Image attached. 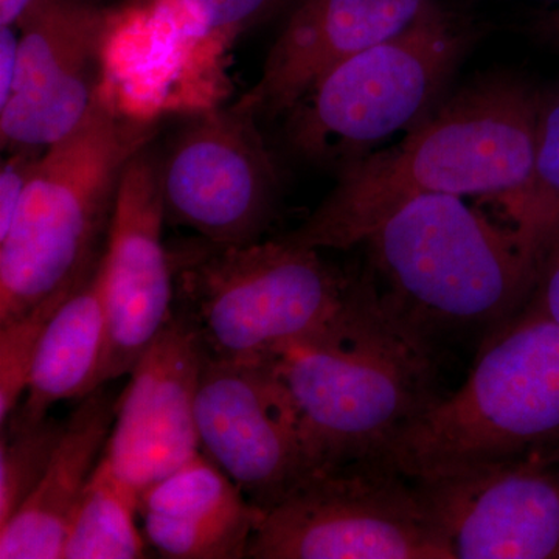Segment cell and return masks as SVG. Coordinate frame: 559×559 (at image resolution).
<instances>
[{
	"label": "cell",
	"mask_w": 559,
	"mask_h": 559,
	"mask_svg": "<svg viewBox=\"0 0 559 559\" xmlns=\"http://www.w3.org/2000/svg\"><path fill=\"white\" fill-rule=\"evenodd\" d=\"M539 92L509 70L469 80L415 130L337 171L329 197L283 240L348 250L415 198L516 197L535 167Z\"/></svg>",
	"instance_id": "6da1fadb"
},
{
	"label": "cell",
	"mask_w": 559,
	"mask_h": 559,
	"mask_svg": "<svg viewBox=\"0 0 559 559\" xmlns=\"http://www.w3.org/2000/svg\"><path fill=\"white\" fill-rule=\"evenodd\" d=\"M428 337L401 318L370 272L325 329L272 356L329 468L380 459L436 403Z\"/></svg>",
	"instance_id": "7a4b0ae2"
},
{
	"label": "cell",
	"mask_w": 559,
	"mask_h": 559,
	"mask_svg": "<svg viewBox=\"0 0 559 559\" xmlns=\"http://www.w3.org/2000/svg\"><path fill=\"white\" fill-rule=\"evenodd\" d=\"M156 130L120 112L105 81L79 127L44 151L0 240V325L97 266L124 168Z\"/></svg>",
	"instance_id": "3957f363"
},
{
	"label": "cell",
	"mask_w": 559,
	"mask_h": 559,
	"mask_svg": "<svg viewBox=\"0 0 559 559\" xmlns=\"http://www.w3.org/2000/svg\"><path fill=\"white\" fill-rule=\"evenodd\" d=\"M360 246L385 300L426 336L503 325L527 305L540 264L513 224L448 194L407 202Z\"/></svg>",
	"instance_id": "277c9868"
},
{
	"label": "cell",
	"mask_w": 559,
	"mask_h": 559,
	"mask_svg": "<svg viewBox=\"0 0 559 559\" xmlns=\"http://www.w3.org/2000/svg\"><path fill=\"white\" fill-rule=\"evenodd\" d=\"M480 28L429 0L399 35L340 62L282 117L290 153L341 171L415 130L439 108Z\"/></svg>",
	"instance_id": "5b68a950"
},
{
	"label": "cell",
	"mask_w": 559,
	"mask_h": 559,
	"mask_svg": "<svg viewBox=\"0 0 559 559\" xmlns=\"http://www.w3.org/2000/svg\"><path fill=\"white\" fill-rule=\"evenodd\" d=\"M278 238L221 246L201 238L170 252L175 311L189 320L210 359L253 362L325 329L370 272L341 270Z\"/></svg>",
	"instance_id": "8992f818"
},
{
	"label": "cell",
	"mask_w": 559,
	"mask_h": 559,
	"mask_svg": "<svg viewBox=\"0 0 559 559\" xmlns=\"http://www.w3.org/2000/svg\"><path fill=\"white\" fill-rule=\"evenodd\" d=\"M469 377L390 443L380 462L415 480L559 447V325L522 308Z\"/></svg>",
	"instance_id": "52a82bcc"
},
{
	"label": "cell",
	"mask_w": 559,
	"mask_h": 559,
	"mask_svg": "<svg viewBox=\"0 0 559 559\" xmlns=\"http://www.w3.org/2000/svg\"><path fill=\"white\" fill-rule=\"evenodd\" d=\"M252 559H452L414 481L380 462L314 474L263 511Z\"/></svg>",
	"instance_id": "ba28073f"
},
{
	"label": "cell",
	"mask_w": 559,
	"mask_h": 559,
	"mask_svg": "<svg viewBox=\"0 0 559 559\" xmlns=\"http://www.w3.org/2000/svg\"><path fill=\"white\" fill-rule=\"evenodd\" d=\"M159 170L167 221L215 245L260 241L277 213L282 170L238 103L183 121L159 150Z\"/></svg>",
	"instance_id": "9c48e42d"
},
{
	"label": "cell",
	"mask_w": 559,
	"mask_h": 559,
	"mask_svg": "<svg viewBox=\"0 0 559 559\" xmlns=\"http://www.w3.org/2000/svg\"><path fill=\"white\" fill-rule=\"evenodd\" d=\"M201 451L261 511L329 468L272 359L207 358L197 395Z\"/></svg>",
	"instance_id": "30bf717a"
},
{
	"label": "cell",
	"mask_w": 559,
	"mask_h": 559,
	"mask_svg": "<svg viewBox=\"0 0 559 559\" xmlns=\"http://www.w3.org/2000/svg\"><path fill=\"white\" fill-rule=\"evenodd\" d=\"M452 559H558V450L415 479Z\"/></svg>",
	"instance_id": "8fae6325"
},
{
	"label": "cell",
	"mask_w": 559,
	"mask_h": 559,
	"mask_svg": "<svg viewBox=\"0 0 559 559\" xmlns=\"http://www.w3.org/2000/svg\"><path fill=\"white\" fill-rule=\"evenodd\" d=\"M154 140L121 176L100 259L108 331L95 389L130 374L175 311V274Z\"/></svg>",
	"instance_id": "7c38bea8"
},
{
	"label": "cell",
	"mask_w": 559,
	"mask_h": 559,
	"mask_svg": "<svg viewBox=\"0 0 559 559\" xmlns=\"http://www.w3.org/2000/svg\"><path fill=\"white\" fill-rule=\"evenodd\" d=\"M112 14L94 0H51L20 28V68L13 94L0 108L5 153L47 150L90 112L105 79Z\"/></svg>",
	"instance_id": "4fadbf2b"
},
{
	"label": "cell",
	"mask_w": 559,
	"mask_h": 559,
	"mask_svg": "<svg viewBox=\"0 0 559 559\" xmlns=\"http://www.w3.org/2000/svg\"><path fill=\"white\" fill-rule=\"evenodd\" d=\"M204 360L197 330L173 311L117 400L105 455L138 496L201 452L197 395Z\"/></svg>",
	"instance_id": "5bb4252c"
},
{
	"label": "cell",
	"mask_w": 559,
	"mask_h": 559,
	"mask_svg": "<svg viewBox=\"0 0 559 559\" xmlns=\"http://www.w3.org/2000/svg\"><path fill=\"white\" fill-rule=\"evenodd\" d=\"M429 0H300L272 44L259 81L238 100L275 120L340 62L399 35Z\"/></svg>",
	"instance_id": "9a60e30c"
},
{
	"label": "cell",
	"mask_w": 559,
	"mask_h": 559,
	"mask_svg": "<svg viewBox=\"0 0 559 559\" xmlns=\"http://www.w3.org/2000/svg\"><path fill=\"white\" fill-rule=\"evenodd\" d=\"M143 533L162 558H246L263 511L200 452L139 496Z\"/></svg>",
	"instance_id": "2e32d148"
},
{
	"label": "cell",
	"mask_w": 559,
	"mask_h": 559,
	"mask_svg": "<svg viewBox=\"0 0 559 559\" xmlns=\"http://www.w3.org/2000/svg\"><path fill=\"white\" fill-rule=\"evenodd\" d=\"M116 393L106 385L80 400L38 487L0 527V558H62L70 518L100 462L116 421Z\"/></svg>",
	"instance_id": "e0dca14e"
},
{
	"label": "cell",
	"mask_w": 559,
	"mask_h": 559,
	"mask_svg": "<svg viewBox=\"0 0 559 559\" xmlns=\"http://www.w3.org/2000/svg\"><path fill=\"white\" fill-rule=\"evenodd\" d=\"M102 259V257H100ZM108 311L100 261L58 308L40 337L24 403L7 421L47 417L58 401L81 400L95 390L105 353ZM3 426V425H2Z\"/></svg>",
	"instance_id": "ac0fdd59"
},
{
	"label": "cell",
	"mask_w": 559,
	"mask_h": 559,
	"mask_svg": "<svg viewBox=\"0 0 559 559\" xmlns=\"http://www.w3.org/2000/svg\"><path fill=\"white\" fill-rule=\"evenodd\" d=\"M138 513V492L117 476L103 452L70 518L62 558H145L148 540L135 525Z\"/></svg>",
	"instance_id": "d6986e66"
},
{
	"label": "cell",
	"mask_w": 559,
	"mask_h": 559,
	"mask_svg": "<svg viewBox=\"0 0 559 559\" xmlns=\"http://www.w3.org/2000/svg\"><path fill=\"white\" fill-rule=\"evenodd\" d=\"M499 202L506 209L509 223L543 257L559 224V84L539 92L535 167L527 189Z\"/></svg>",
	"instance_id": "ffe728a7"
},
{
	"label": "cell",
	"mask_w": 559,
	"mask_h": 559,
	"mask_svg": "<svg viewBox=\"0 0 559 559\" xmlns=\"http://www.w3.org/2000/svg\"><path fill=\"white\" fill-rule=\"evenodd\" d=\"M66 421L50 418L21 425L7 421L0 441V527L31 498L49 468Z\"/></svg>",
	"instance_id": "44dd1931"
},
{
	"label": "cell",
	"mask_w": 559,
	"mask_h": 559,
	"mask_svg": "<svg viewBox=\"0 0 559 559\" xmlns=\"http://www.w3.org/2000/svg\"><path fill=\"white\" fill-rule=\"evenodd\" d=\"M91 272L79 282L51 294L22 318L0 325V425H5L7 419L20 406L21 396L27 390L40 337L50 319L70 294L90 277Z\"/></svg>",
	"instance_id": "7402d4cb"
},
{
	"label": "cell",
	"mask_w": 559,
	"mask_h": 559,
	"mask_svg": "<svg viewBox=\"0 0 559 559\" xmlns=\"http://www.w3.org/2000/svg\"><path fill=\"white\" fill-rule=\"evenodd\" d=\"M205 31L240 33L290 13L300 0H178Z\"/></svg>",
	"instance_id": "603a6c76"
},
{
	"label": "cell",
	"mask_w": 559,
	"mask_h": 559,
	"mask_svg": "<svg viewBox=\"0 0 559 559\" xmlns=\"http://www.w3.org/2000/svg\"><path fill=\"white\" fill-rule=\"evenodd\" d=\"M46 150H17L7 153L0 168V240L9 234L22 197Z\"/></svg>",
	"instance_id": "cb8c5ba5"
},
{
	"label": "cell",
	"mask_w": 559,
	"mask_h": 559,
	"mask_svg": "<svg viewBox=\"0 0 559 559\" xmlns=\"http://www.w3.org/2000/svg\"><path fill=\"white\" fill-rule=\"evenodd\" d=\"M524 308L559 325V224L544 248L538 278Z\"/></svg>",
	"instance_id": "d4e9b609"
},
{
	"label": "cell",
	"mask_w": 559,
	"mask_h": 559,
	"mask_svg": "<svg viewBox=\"0 0 559 559\" xmlns=\"http://www.w3.org/2000/svg\"><path fill=\"white\" fill-rule=\"evenodd\" d=\"M21 33L9 25H0V108L13 94L20 68Z\"/></svg>",
	"instance_id": "484cf974"
},
{
	"label": "cell",
	"mask_w": 559,
	"mask_h": 559,
	"mask_svg": "<svg viewBox=\"0 0 559 559\" xmlns=\"http://www.w3.org/2000/svg\"><path fill=\"white\" fill-rule=\"evenodd\" d=\"M51 0H0V25H9L20 31Z\"/></svg>",
	"instance_id": "4316f807"
},
{
	"label": "cell",
	"mask_w": 559,
	"mask_h": 559,
	"mask_svg": "<svg viewBox=\"0 0 559 559\" xmlns=\"http://www.w3.org/2000/svg\"><path fill=\"white\" fill-rule=\"evenodd\" d=\"M533 33L540 40L559 50V7L539 14L533 22Z\"/></svg>",
	"instance_id": "83f0119b"
},
{
	"label": "cell",
	"mask_w": 559,
	"mask_h": 559,
	"mask_svg": "<svg viewBox=\"0 0 559 559\" xmlns=\"http://www.w3.org/2000/svg\"><path fill=\"white\" fill-rule=\"evenodd\" d=\"M557 2H559V0H557Z\"/></svg>",
	"instance_id": "f1b7e54d"
}]
</instances>
